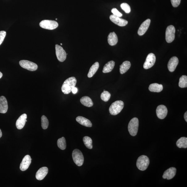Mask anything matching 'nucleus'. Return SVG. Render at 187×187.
<instances>
[{
	"label": "nucleus",
	"mask_w": 187,
	"mask_h": 187,
	"mask_svg": "<svg viewBox=\"0 0 187 187\" xmlns=\"http://www.w3.org/2000/svg\"><path fill=\"white\" fill-rule=\"evenodd\" d=\"M121 7L127 13H129L131 12V8L130 6L126 3H123L121 5Z\"/></svg>",
	"instance_id": "33"
},
{
	"label": "nucleus",
	"mask_w": 187,
	"mask_h": 187,
	"mask_svg": "<svg viewBox=\"0 0 187 187\" xmlns=\"http://www.w3.org/2000/svg\"><path fill=\"white\" fill-rule=\"evenodd\" d=\"M124 106V103L121 101H117L113 103L109 108L110 114L115 115L119 113L123 110Z\"/></svg>",
	"instance_id": "2"
},
{
	"label": "nucleus",
	"mask_w": 187,
	"mask_h": 187,
	"mask_svg": "<svg viewBox=\"0 0 187 187\" xmlns=\"http://www.w3.org/2000/svg\"><path fill=\"white\" fill-rule=\"evenodd\" d=\"M8 106L6 98L4 96L0 97V113H6L8 110Z\"/></svg>",
	"instance_id": "19"
},
{
	"label": "nucleus",
	"mask_w": 187,
	"mask_h": 187,
	"mask_svg": "<svg viewBox=\"0 0 187 187\" xmlns=\"http://www.w3.org/2000/svg\"><path fill=\"white\" fill-rule=\"evenodd\" d=\"M184 118H185V121L187 122V112L186 111L184 115Z\"/></svg>",
	"instance_id": "38"
},
{
	"label": "nucleus",
	"mask_w": 187,
	"mask_h": 187,
	"mask_svg": "<svg viewBox=\"0 0 187 187\" xmlns=\"http://www.w3.org/2000/svg\"><path fill=\"white\" fill-rule=\"evenodd\" d=\"M6 33L5 31H0V45L3 42L4 39L6 35Z\"/></svg>",
	"instance_id": "34"
},
{
	"label": "nucleus",
	"mask_w": 187,
	"mask_h": 187,
	"mask_svg": "<svg viewBox=\"0 0 187 187\" xmlns=\"http://www.w3.org/2000/svg\"><path fill=\"white\" fill-rule=\"evenodd\" d=\"M151 22V19H148L143 23L138 31L139 35L140 36L143 35L145 33L148 29Z\"/></svg>",
	"instance_id": "14"
},
{
	"label": "nucleus",
	"mask_w": 187,
	"mask_h": 187,
	"mask_svg": "<svg viewBox=\"0 0 187 187\" xmlns=\"http://www.w3.org/2000/svg\"><path fill=\"white\" fill-rule=\"evenodd\" d=\"M27 116L26 114H23L20 116L17 120L16 123L17 129L21 130L23 128L26 122L27 121Z\"/></svg>",
	"instance_id": "17"
},
{
	"label": "nucleus",
	"mask_w": 187,
	"mask_h": 187,
	"mask_svg": "<svg viewBox=\"0 0 187 187\" xmlns=\"http://www.w3.org/2000/svg\"><path fill=\"white\" fill-rule=\"evenodd\" d=\"M76 120L82 126L87 127H91L92 126V124L89 120L81 116H78L76 118Z\"/></svg>",
	"instance_id": "20"
},
{
	"label": "nucleus",
	"mask_w": 187,
	"mask_h": 187,
	"mask_svg": "<svg viewBox=\"0 0 187 187\" xmlns=\"http://www.w3.org/2000/svg\"><path fill=\"white\" fill-rule=\"evenodd\" d=\"M175 29L174 27L171 25L167 27L166 31V40L168 43H171L175 38Z\"/></svg>",
	"instance_id": "8"
},
{
	"label": "nucleus",
	"mask_w": 187,
	"mask_h": 187,
	"mask_svg": "<svg viewBox=\"0 0 187 187\" xmlns=\"http://www.w3.org/2000/svg\"><path fill=\"white\" fill-rule=\"evenodd\" d=\"M56 19V20H57L58 19Z\"/></svg>",
	"instance_id": "41"
},
{
	"label": "nucleus",
	"mask_w": 187,
	"mask_h": 187,
	"mask_svg": "<svg viewBox=\"0 0 187 187\" xmlns=\"http://www.w3.org/2000/svg\"><path fill=\"white\" fill-rule=\"evenodd\" d=\"M139 120L137 118H133L128 124V129L129 134L132 136L137 135L139 127Z\"/></svg>",
	"instance_id": "4"
},
{
	"label": "nucleus",
	"mask_w": 187,
	"mask_h": 187,
	"mask_svg": "<svg viewBox=\"0 0 187 187\" xmlns=\"http://www.w3.org/2000/svg\"><path fill=\"white\" fill-rule=\"evenodd\" d=\"M39 26L43 29L53 30L56 29L58 26L57 22L49 20H44L39 23Z\"/></svg>",
	"instance_id": "6"
},
{
	"label": "nucleus",
	"mask_w": 187,
	"mask_h": 187,
	"mask_svg": "<svg viewBox=\"0 0 187 187\" xmlns=\"http://www.w3.org/2000/svg\"><path fill=\"white\" fill-rule=\"evenodd\" d=\"M110 94L107 91H104L102 93L101 95V98L102 100L106 102L108 101L110 98Z\"/></svg>",
	"instance_id": "32"
},
{
	"label": "nucleus",
	"mask_w": 187,
	"mask_h": 187,
	"mask_svg": "<svg viewBox=\"0 0 187 187\" xmlns=\"http://www.w3.org/2000/svg\"><path fill=\"white\" fill-rule=\"evenodd\" d=\"M115 63L113 61H110L106 63L103 67V72L104 73L110 72L114 69Z\"/></svg>",
	"instance_id": "24"
},
{
	"label": "nucleus",
	"mask_w": 187,
	"mask_h": 187,
	"mask_svg": "<svg viewBox=\"0 0 187 187\" xmlns=\"http://www.w3.org/2000/svg\"><path fill=\"white\" fill-rule=\"evenodd\" d=\"M156 56L154 53H151L147 56L146 60L143 64V68L148 69L154 65L156 62Z\"/></svg>",
	"instance_id": "10"
},
{
	"label": "nucleus",
	"mask_w": 187,
	"mask_h": 187,
	"mask_svg": "<svg viewBox=\"0 0 187 187\" xmlns=\"http://www.w3.org/2000/svg\"><path fill=\"white\" fill-rule=\"evenodd\" d=\"M21 66L23 69L30 71H35L38 69V66L32 62L27 60H22L19 61Z\"/></svg>",
	"instance_id": "7"
},
{
	"label": "nucleus",
	"mask_w": 187,
	"mask_h": 187,
	"mask_svg": "<svg viewBox=\"0 0 187 187\" xmlns=\"http://www.w3.org/2000/svg\"><path fill=\"white\" fill-rule=\"evenodd\" d=\"M177 145L179 148H187V138L183 137L180 138L177 141Z\"/></svg>",
	"instance_id": "27"
},
{
	"label": "nucleus",
	"mask_w": 187,
	"mask_h": 187,
	"mask_svg": "<svg viewBox=\"0 0 187 187\" xmlns=\"http://www.w3.org/2000/svg\"><path fill=\"white\" fill-rule=\"evenodd\" d=\"M55 48L56 55L58 60L61 62H64L66 59V52L62 47L58 44L56 45Z\"/></svg>",
	"instance_id": "9"
},
{
	"label": "nucleus",
	"mask_w": 187,
	"mask_h": 187,
	"mask_svg": "<svg viewBox=\"0 0 187 187\" xmlns=\"http://www.w3.org/2000/svg\"><path fill=\"white\" fill-rule=\"evenodd\" d=\"M149 163V158L148 157L145 155H142L138 159L137 166L140 170L144 171L148 168Z\"/></svg>",
	"instance_id": "3"
},
{
	"label": "nucleus",
	"mask_w": 187,
	"mask_h": 187,
	"mask_svg": "<svg viewBox=\"0 0 187 187\" xmlns=\"http://www.w3.org/2000/svg\"><path fill=\"white\" fill-rule=\"evenodd\" d=\"M57 145L59 148L64 150L66 148V139L64 137L59 139L57 141Z\"/></svg>",
	"instance_id": "28"
},
{
	"label": "nucleus",
	"mask_w": 187,
	"mask_h": 187,
	"mask_svg": "<svg viewBox=\"0 0 187 187\" xmlns=\"http://www.w3.org/2000/svg\"><path fill=\"white\" fill-rule=\"evenodd\" d=\"M72 157L74 162L76 165L81 166L83 165L84 158L81 152L78 149L73 150L72 153Z\"/></svg>",
	"instance_id": "5"
},
{
	"label": "nucleus",
	"mask_w": 187,
	"mask_h": 187,
	"mask_svg": "<svg viewBox=\"0 0 187 187\" xmlns=\"http://www.w3.org/2000/svg\"><path fill=\"white\" fill-rule=\"evenodd\" d=\"M179 62L178 58L176 56H173L170 59L168 64V68L170 72L174 71Z\"/></svg>",
	"instance_id": "16"
},
{
	"label": "nucleus",
	"mask_w": 187,
	"mask_h": 187,
	"mask_svg": "<svg viewBox=\"0 0 187 187\" xmlns=\"http://www.w3.org/2000/svg\"><path fill=\"white\" fill-rule=\"evenodd\" d=\"M81 103L85 106L87 107H91L93 106V103L92 100L88 96H85L82 97L80 100Z\"/></svg>",
	"instance_id": "23"
},
{
	"label": "nucleus",
	"mask_w": 187,
	"mask_h": 187,
	"mask_svg": "<svg viewBox=\"0 0 187 187\" xmlns=\"http://www.w3.org/2000/svg\"><path fill=\"white\" fill-rule=\"evenodd\" d=\"M72 92L73 94H76L78 92V89L77 88L75 87L73 88L72 90Z\"/></svg>",
	"instance_id": "37"
},
{
	"label": "nucleus",
	"mask_w": 187,
	"mask_h": 187,
	"mask_svg": "<svg viewBox=\"0 0 187 187\" xmlns=\"http://www.w3.org/2000/svg\"><path fill=\"white\" fill-rule=\"evenodd\" d=\"M48 169L46 167H42L39 168L36 172V178L38 180L41 181L43 180L48 173Z\"/></svg>",
	"instance_id": "18"
},
{
	"label": "nucleus",
	"mask_w": 187,
	"mask_h": 187,
	"mask_svg": "<svg viewBox=\"0 0 187 187\" xmlns=\"http://www.w3.org/2000/svg\"><path fill=\"white\" fill-rule=\"evenodd\" d=\"M179 86L182 88L187 87V76L183 75L180 78Z\"/></svg>",
	"instance_id": "30"
},
{
	"label": "nucleus",
	"mask_w": 187,
	"mask_h": 187,
	"mask_svg": "<svg viewBox=\"0 0 187 187\" xmlns=\"http://www.w3.org/2000/svg\"><path fill=\"white\" fill-rule=\"evenodd\" d=\"M108 42L111 46H115L118 42V36L114 32L110 33L108 36Z\"/></svg>",
	"instance_id": "21"
},
{
	"label": "nucleus",
	"mask_w": 187,
	"mask_h": 187,
	"mask_svg": "<svg viewBox=\"0 0 187 187\" xmlns=\"http://www.w3.org/2000/svg\"><path fill=\"white\" fill-rule=\"evenodd\" d=\"M77 80L75 77H72L69 78L65 81L62 85L61 90L64 94H69L72 92L73 88L75 87Z\"/></svg>",
	"instance_id": "1"
},
{
	"label": "nucleus",
	"mask_w": 187,
	"mask_h": 187,
	"mask_svg": "<svg viewBox=\"0 0 187 187\" xmlns=\"http://www.w3.org/2000/svg\"><path fill=\"white\" fill-rule=\"evenodd\" d=\"M32 160L30 155L25 156L23 159L20 166V169H21V170L22 171L27 170L29 168Z\"/></svg>",
	"instance_id": "13"
},
{
	"label": "nucleus",
	"mask_w": 187,
	"mask_h": 187,
	"mask_svg": "<svg viewBox=\"0 0 187 187\" xmlns=\"http://www.w3.org/2000/svg\"><path fill=\"white\" fill-rule=\"evenodd\" d=\"M156 112L158 118L160 119H163L168 114V109L165 106L161 105L157 107Z\"/></svg>",
	"instance_id": "11"
},
{
	"label": "nucleus",
	"mask_w": 187,
	"mask_h": 187,
	"mask_svg": "<svg viewBox=\"0 0 187 187\" xmlns=\"http://www.w3.org/2000/svg\"><path fill=\"white\" fill-rule=\"evenodd\" d=\"M131 66L130 62L128 61H124L122 64L120 65V72L121 74H123L128 70Z\"/></svg>",
	"instance_id": "25"
},
{
	"label": "nucleus",
	"mask_w": 187,
	"mask_h": 187,
	"mask_svg": "<svg viewBox=\"0 0 187 187\" xmlns=\"http://www.w3.org/2000/svg\"><path fill=\"white\" fill-rule=\"evenodd\" d=\"M83 141L85 146L87 148L89 149H92V140L91 138L89 137L85 136L83 138Z\"/></svg>",
	"instance_id": "29"
},
{
	"label": "nucleus",
	"mask_w": 187,
	"mask_h": 187,
	"mask_svg": "<svg viewBox=\"0 0 187 187\" xmlns=\"http://www.w3.org/2000/svg\"><path fill=\"white\" fill-rule=\"evenodd\" d=\"M104 91H106V90H104Z\"/></svg>",
	"instance_id": "42"
},
{
	"label": "nucleus",
	"mask_w": 187,
	"mask_h": 187,
	"mask_svg": "<svg viewBox=\"0 0 187 187\" xmlns=\"http://www.w3.org/2000/svg\"><path fill=\"white\" fill-rule=\"evenodd\" d=\"M2 133L1 129H0V138H1L2 137Z\"/></svg>",
	"instance_id": "39"
},
{
	"label": "nucleus",
	"mask_w": 187,
	"mask_h": 187,
	"mask_svg": "<svg viewBox=\"0 0 187 187\" xmlns=\"http://www.w3.org/2000/svg\"><path fill=\"white\" fill-rule=\"evenodd\" d=\"M41 126L44 129H46L49 126V121L44 115L42 116L41 118Z\"/></svg>",
	"instance_id": "31"
},
{
	"label": "nucleus",
	"mask_w": 187,
	"mask_h": 187,
	"mask_svg": "<svg viewBox=\"0 0 187 187\" xmlns=\"http://www.w3.org/2000/svg\"><path fill=\"white\" fill-rule=\"evenodd\" d=\"M181 0H171V2L173 7H177L181 3Z\"/></svg>",
	"instance_id": "36"
},
{
	"label": "nucleus",
	"mask_w": 187,
	"mask_h": 187,
	"mask_svg": "<svg viewBox=\"0 0 187 187\" xmlns=\"http://www.w3.org/2000/svg\"><path fill=\"white\" fill-rule=\"evenodd\" d=\"M162 85L157 83L152 84L150 85L149 89L150 91L154 92H160L163 90Z\"/></svg>",
	"instance_id": "22"
},
{
	"label": "nucleus",
	"mask_w": 187,
	"mask_h": 187,
	"mask_svg": "<svg viewBox=\"0 0 187 187\" xmlns=\"http://www.w3.org/2000/svg\"><path fill=\"white\" fill-rule=\"evenodd\" d=\"M111 12L113 14V15L115 16L121 17L123 16V15L120 12H119L117 8H113L111 10Z\"/></svg>",
	"instance_id": "35"
},
{
	"label": "nucleus",
	"mask_w": 187,
	"mask_h": 187,
	"mask_svg": "<svg viewBox=\"0 0 187 187\" xmlns=\"http://www.w3.org/2000/svg\"><path fill=\"white\" fill-rule=\"evenodd\" d=\"M110 19L112 22L119 26L124 27L128 23V22L125 19L120 18V17L114 15H110Z\"/></svg>",
	"instance_id": "12"
},
{
	"label": "nucleus",
	"mask_w": 187,
	"mask_h": 187,
	"mask_svg": "<svg viewBox=\"0 0 187 187\" xmlns=\"http://www.w3.org/2000/svg\"><path fill=\"white\" fill-rule=\"evenodd\" d=\"M176 172L177 169L174 167H172L164 172L163 177L164 179L171 180L175 176Z\"/></svg>",
	"instance_id": "15"
},
{
	"label": "nucleus",
	"mask_w": 187,
	"mask_h": 187,
	"mask_svg": "<svg viewBox=\"0 0 187 187\" xmlns=\"http://www.w3.org/2000/svg\"><path fill=\"white\" fill-rule=\"evenodd\" d=\"M60 44L61 45H62V44Z\"/></svg>",
	"instance_id": "43"
},
{
	"label": "nucleus",
	"mask_w": 187,
	"mask_h": 187,
	"mask_svg": "<svg viewBox=\"0 0 187 187\" xmlns=\"http://www.w3.org/2000/svg\"><path fill=\"white\" fill-rule=\"evenodd\" d=\"M2 73L1 72H0V79L2 78Z\"/></svg>",
	"instance_id": "40"
},
{
	"label": "nucleus",
	"mask_w": 187,
	"mask_h": 187,
	"mask_svg": "<svg viewBox=\"0 0 187 187\" xmlns=\"http://www.w3.org/2000/svg\"><path fill=\"white\" fill-rule=\"evenodd\" d=\"M99 67V64L98 62H96L94 64L92 67H90L89 72L88 74V77L91 78L97 72Z\"/></svg>",
	"instance_id": "26"
}]
</instances>
